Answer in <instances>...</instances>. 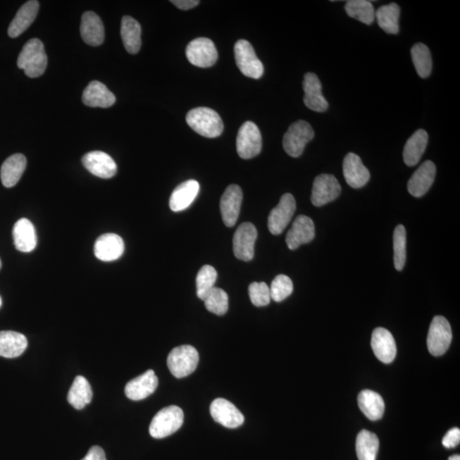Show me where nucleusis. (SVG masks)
Masks as SVG:
<instances>
[{"label": "nucleus", "mask_w": 460, "mask_h": 460, "mask_svg": "<svg viewBox=\"0 0 460 460\" xmlns=\"http://www.w3.org/2000/svg\"><path fill=\"white\" fill-rule=\"evenodd\" d=\"M47 63V56L42 40H28L19 54L18 68L23 69L30 78H38L46 71Z\"/></svg>", "instance_id": "obj_1"}, {"label": "nucleus", "mask_w": 460, "mask_h": 460, "mask_svg": "<svg viewBox=\"0 0 460 460\" xmlns=\"http://www.w3.org/2000/svg\"><path fill=\"white\" fill-rule=\"evenodd\" d=\"M186 121L195 132L205 137H218L223 131L221 117L209 108L201 107L190 110L186 116Z\"/></svg>", "instance_id": "obj_2"}, {"label": "nucleus", "mask_w": 460, "mask_h": 460, "mask_svg": "<svg viewBox=\"0 0 460 460\" xmlns=\"http://www.w3.org/2000/svg\"><path fill=\"white\" fill-rule=\"evenodd\" d=\"M182 410L177 406H170L163 409L152 419L149 426L151 437L162 439L174 434L183 424Z\"/></svg>", "instance_id": "obj_3"}, {"label": "nucleus", "mask_w": 460, "mask_h": 460, "mask_svg": "<svg viewBox=\"0 0 460 460\" xmlns=\"http://www.w3.org/2000/svg\"><path fill=\"white\" fill-rule=\"evenodd\" d=\"M199 363V353L191 345L174 348L168 358L170 372L177 378H185L194 372Z\"/></svg>", "instance_id": "obj_4"}, {"label": "nucleus", "mask_w": 460, "mask_h": 460, "mask_svg": "<svg viewBox=\"0 0 460 460\" xmlns=\"http://www.w3.org/2000/svg\"><path fill=\"white\" fill-rule=\"evenodd\" d=\"M315 137L312 126L304 120H299L291 125L283 137V148L288 156L299 157L305 146Z\"/></svg>", "instance_id": "obj_5"}, {"label": "nucleus", "mask_w": 460, "mask_h": 460, "mask_svg": "<svg viewBox=\"0 0 460 460\" xmlns=\"http://www.w3.org/2000/svg\"><path fill=\"white\" fill-rule=\"evenodd\" d=\"M262 149V136L254 122L247 121L239 130L236 138V150L244 160L259 156Z\"/></svg>", "instance_id": "obj_6"}, {"label": "nucleus", "mask_w": 460, "mask_h": 460, "mask_svg": "<svg viewBox=\"0 0 460 460\" xmlns=\"http://www.w3.org/2000/svg\"><path fill=\"white\" fill-rule=\"evenodd\" d=\"M236 64L244 75L251 79L261 78L263 66L258 58L251 44L245 39H240L235 44Z\"/></svg>", "instance_id": "obj_7"}, {"label": "nucleus", "mask_w": 460, "mask_h": 460, "mask_svg": "<svg viewBox=\"0 0 460 460\" xmlns=\"http://www.w3.org/2000/svg\"><path fill=\"white\" fill-rule=\"evenodd\" d=\"M453 335L451 325L443 316H435L430 324L427 346L431 355L441 356L449 349Z\"/></svg>", "instance_id": "obj_8"}, {"label": "nucleus", "mask_w": 460, "mask_h": 460, "mask_svg": "<svg viewBox=\"0 0 460 460\" xmlns=\"http://www.w3.org/2000/svg\"><path fill=\"white\" fill-rule=\"evenodd\" d=\"M189 62L199 68L213 66L218 60V51L211 39L198 38L192 40L186 48Z\"/></svg>", "instance_id": "obj_9"}, {"label": "nucleus", "mask_w": 460, "mask_h": 460, "mask_svg": "<svg viewBox=\"0 0 460 460\" xmlns=\"http://www.w3.org/2000/svg\"><path fill=\"white\" fill-rule=\"evenodd\" d=\"M296 211V201L291 194H285L279 204L271 211L268 218V227L271 233L279 235L286 229Z\"/></svg>", "instance_id": "obj_10"}, {"label": "nucleus", "mask_w": 460, "mask_h": 460, "mask_svg": "<svg viewBox=\"0 0 460 460\" xmlns=\"http://www.w3.org/2000/svg\"><path fill=\"white\" fill-rule=\"evenodd\" d=\"M258 231L251 223H244L235 231L233 249L236 259L249 262L254 256V247Z\"/></svg>", "instance_id": "obj_11"}, {"label": "nucleus", "mask_w": 460, "mask_h": 460, "mask_svg": "<svg viewBox=\"0 0 460 460\" xmlns=\"http://www.w3.org/2000/svg\"><path fill=\"white\" fill-rule=\"evenodd\" d=\"M341 186L337 179L330 174H321L313 183L311 202L316 206H323L340 197Z\"/></svg>", "instance_id": "obj_12"}, {"label": "nucleus", "mask_w": 460, "mask_h": 460, "mask_svg": "<svg viewBox=\"0 0 460 460\" xmlns=\"http://www.w3.org/2000/svg\"><path fill=\"white\" fill-rule=\"evenodd\" d=\"M210 412L214 421L226 428H238L245 421L241 411L225 399H216L211 404Z\"/></svg>", "instance_id": "obj_13"}, {"label": "nucleus", "mask_w": 460, "mask_h": 460, "mask_svg": "<svg viewBox=\"0 0 460 460\" xmlns=\"http://www.w3.org/2000/svg\"><path fill=\"white\" fill-rule=\"evenodd\" d=\"M243 193L241 187L230 185L228 187L220 201L223 223L227 227L235 226L237 222L240 211H241Z\"/></svg>", "instance_id": "obj_14"}, {"label": "nucleus", "mask_w": 460, "mask_h": 460, "mask_svg": "<svg viewBox=\"0 0 460 460\" xmlns=\"http://www.w3.org/2000/svg\"><path fill=\"white\" fill-rule=\"evenodd\" d=\"M82 163L89 173L100 178H111L117 173L116 163L104 152L92 151L85 154Z\"/></svg>", "instance_id": "obj_15"}, {"label": "nucleus", "mask_w": 460, "mask_h": 460, "mask_svg": "<svg viewBox=\"0 0 460 460\" xmlns=\"http://www.w3.org/2000/svg\"><path fill=\"white\" fill-rule=\"evenodd\" d=\"M315 225L311 218L300 215L288 231L287 245L290 250H295L304 244L311 242L315 238Z\"/></svg>", "instance_id": "obj_16"}, {"label": "nucleus", "mask_w": 460, "mask_h": 460, "mask_svg": "<svg viewBox=\"0 0 460 460\" xmlns=\"http://www.w3.org/2000/svg\"><path fill=\"white\" fill-rule=\"evenodd\" d=\"M303 88L304 101L308 108L318 113L327 111L329 105L323 94L321 83L316 73H307L304 75Z\"/></svg>", "instance_id": "obj_17"}, {"label": "nucleus", "mask_w": 460, "mask_h": 460, "mask_svg": "<svg viewBox=\"0 0 460 460\" xmlns=\"http://www.w3.org/2000/svg\"><path fill=\"white\" fill-rule=\"evenodd\" d=\"M371 345L376 357L383 363H392L397 356L396 341L387 329L378 328L374 330Z\"/></svg>", "instance_id": "obj_18"}, {"label": "nucleus", "mask_w": 460, "mask_h": 460, "mask_svg": "<svg viewBox=\"0 0 460 460\" xmlns=\"http://www.w3.org/2000/svg\"><path fill=\"white\" fill-rule=\"evenodd\" d=\"M125 244L120 236L116 234H104L97 238L94 246L97 259L104 262H112L119 259L124 254Z\"/></svg>", "instance_id": "obj_19"}, {"label": "nucleus", "mask_w": 460, "mask_h": 460, "mask_svg": "<svg viewBox=\"0 0 460 460\" xmlns=\"http://www.w3.org/2000/svg\"><path fill=\"white\" fill-rule=\"evenodd\" d=\"M158 380L156 373L149 370L125 385V393L130 400L141 401L156 392Z\"/></svg>", "instance_id": "obj_20"}, {"label": "nucleus", "mask_w": 460, "mask_h": 460, "mask_svg": "<svg viewBox=\"0 0 460 460\" xmlns=\"http://www.w3.org/2000/svg\"><path fill=\"white\" fill-rule=\"evenodd\" d=\"M343 172L346 182L354 189H360L368 182L370 173L356 154L349 153L343 163Z\"/></svg>", "instance_id": "obj_21"}, {"label": "nucleus", "mask_w": 460, "mask_h": 460, "mask_svg": "<svg viewBox=\"0 0 460 460\" xmlns=\"http://www.w3.org/2000/svg\"><path fill=\"white\" fill-rule=\"evenodd\" d=\"M437 168L433 161H427L421 166L409 179V192L414 197H422L433 185Z\"/></svg>", "instance_id": "obj_22"}, {"label": "nucleus", "mask_w": 460, "mask_h": 460, "mask_svg": "<svg viewBox=\"0 0 460 460\" xmlns=\"http://www.w3.org/2000/svg\"><path fill=\"white\" fill-rule=\"evenodd\" d=\"M80 35L85 43L92 46H99L104 42V26L94 12H85L81 18Z\"/></svg>", "instance_id": "obj_23"}, {"label": "nucleus", "mask_w": 460, "mask_h": 460, "mask_svg": "<svg viewBox=\"0 0 460 460\" xmlns=\"http://www.w3.org/2000/svg\"><path fill=\"white\" fill-rule=\"evenodd\" d=\"M82 101L88 107L107 108L116 104V97L104 84L95 80L85 89Z\"/></svg>", "instance_id": "obj_24"}, {"label": "nucleus", "mask_w": 460, "mask_h": 460, "mask_svg": "<svg viewBox=\"0 0 460 460\" xmlns=\"http://www.w3.org/2000/svg\"><path fill=\"white\" fill-rule=\"evenodd\" d=\"M39 8V3L36 0L27 1L20 8L8 28V35L11 38H18L31 26L38 15Z\"/></svg>", "instance_id": "obj_25"}, {"label": "nucleus", "mask_w": 460, "mask_h": 460, "mask_svg": "<svg viewBox=\"0 0 460 460\" xmlns=\"http://www.w3.org/2000/svg\"><path fill=\"white\" fill-rule=\"evenodd\" d=\"M14 245L16 250L22 252H30L37 247V235L34 225L27 218L19 219L15 223L13 230Z\"/></svg>", "instance_id": "obj_26"}, {"label": "nucleus", "mask_w": 460, "mask_h": 460, "mask_svg": "<svg viewBox=\"0 0 460 460\" xmlns=\"http://www.w3.org/2000/svg\"><path fill=\"white\" fill-rule=\"evenodd\" d=\"M199 185L197 181L188 180L181 183L174 189L170 198V209L178 213L188 209L197 197Z\"/></svg>", "instance_id": "obj_27"}, {"label": "nucleus", "mask_w": 460, "mask_h": 460, "mask_svg": "<svg viewBox=\"0 0 460 460\" xmlns=\"http://www.w3.org/2000/svg\"><path fill=\"white\" fill-rule=\"evenodd\" d=\"M26 166L27 158L22 154H15L6 158L0 170L2 185L6 188L14 187L25 172Z\"/></svg>", "instance_id": "obj_28"}, {"label": "nucleus", "mask_w": 460, "mask_h": 460, "mask_svg": "<svg viewBox=\"0 0 460 460\" xmlns=\"http://www.w3.org/2000/svg\"><path fill=\"white\" fill-rule=\"evenodd\" d=\"M358 405L365 416L372 421H380L385 413V402L380 394L364 390L358 396Z\"/></svg>", "instance_id": "obj_29"}, {"label": "nucleus", "mask_w": 460, "mask_h": 460, "mask_svg": "<svg viewBox=\"0 0 460 460\" xmlns=\"http://www.w3.org/2000/svg\"><path fill=\"white\" fill-rule=\"evenodd\" d=\"M428 134L419 129L409 138L403 150V158L406 166H416L425 151L428 144Z\"/></svg>", "instance_id": "obj_30"}, {"label": "nucleus", "mask_w": 460, "mask_h": 460, "mask_svg": "<svg viewBox=\"0 0 460 460\" xmlns=\"http://www.w3.org/2000/svg\"><path fill=\"white\" fill-rule=\"evenodd\" d=\"M27 337L22 333L13 331L0 332V356L18 357L26 351Z\"/></svg>", "instance_id": "obj_31"}, {"label": "nucleus", "mask_w": 460, "mask_h": 460, "mask_svg": "<svg viewBox=\"0 0 460 460\" xmlns=\"http://www.w3.org/2000/svg\"><path fill=\"white\" fill-rule=\"evenodd\" d=\"M120 34L126 51L130 54H137L140 51L142 44L139 23L132 16H124L121 21Z\"/></svg>", "instance_id": "obj_32"}, {"label": "nucleus", "mask_w": 460, "mask_h": 460, "mask_svg": "<svg viewBox=\"0 0 460 460\" xmlns=\"http://www.w3.org/2000/svg\"><path fill=\"white\" fill-rule=\"evenodd\" d=\"M93 397L92 386L87 378L83 376H77L73 381L68 394V402L75 409H83Z\"/></svg>", "instance_id": "obj_33"}, {"label": "nucleus", "mask_w": 460, "mask_h": 460, "mask_svg": "<svg viewBox=\"0 0 460 460\" xmlns=\"http://www.w3.org/2000/svg\"><path fill=\"white\" fill-rule=\"evenodd\" d=\"M400 12V7L394 3L378 8L375 12L378 26L387 34L397 35Z\"/></svg>", "instance_id": "obj_34"}, {"label": "nucleus", "mask_w": 460, "mask_h": 460, "mask_svg": "<svg viewBox=\"0 0 460 460\" xmlns=\"http://www.w3.org/2000/svg\"><path fill=\"white\" fill-rule=\"evenodd\" d=\"M356 454L359 460H376L380 440L371 431L361 430L356 438Z\"/></svg>", "instance_id": "obj_35"}, {"label": "nucleus", "mask_w": 460, "mask_h": 460, "mask_svg": "<svg viewBox=\"0 0 460 460\" xmlns=\"http://www.w3.org/2000/svg\"><path fill=\"white\" fill-rule=\"evenodd\" d=\"M345 11L352 18L370 25L375 18L373 4L366 0H349L345 5Z\"/></svg>", "instance_id": "obj_36"}, {"label": "nucleus", "mask_w": 460, "mask_h": 460, "mask_svg": "<svg viewBox=\"0 0 460 460\" xmlns=\"http://www.w3.org/2000/svg\"><path fill=\"white\" fill-rule=\"evenodd\" d=\"M411 56L419 77L423 79L429 77L433 70V58L429 48L422 43L414 44Z\"/></svg>", "instance_id": "obj_37"}, {"label": "nucleus", "mask_w": 460, "mask_h": 460, "mask_svg": "<svg viewBox=\"0 0 460 460\" xmlns=\"http://www.w3.org/2000/svg\"><path fill=\"white\" fill-rule=\"evenodd\" d=\"M207 311L217 316L225 315L229 309V296L223 289L213 287L204 299Z\"/></svg>", "instance_id": "obj_38"}, {"label": "nucleus", "mask_w": 460, "mask_h": 460, "mask_svg": "<svg viewBox=\"0 0 460 460\" xmlns=\"http://www.w3.org/2000/svg\"><path fill=\"white\" fill-rule=\"evenodd\" d=\"M394 264L397 271H401L406 259V233L405 227L398 225L394 231Z\"/></svg>", "instance_id": "obj_39"}, {"label": "nucleus", "mask_w": 460, "mask_h": 460, "mask_svg": "<svg viewBox=\"0 0 460 460\" xmlns=\"http://www.w3.org/2000/svg\"><path fill=\"white\" fill-rule=\"evenodd\" d=\"M218 279L217 271L213 266H204L199 271L197 278V296L204 300Z\"/></svg>", "instance_id": "obj_40"}, {"label": "nucleus", "mask_w": 460, "mask_h": 460, "mask_svg": "<svg viewBox=\"0 0 460 460\" xmlns=\"http://www.w3.org/2000/svg\"><path fill=\"white\" fill-rule=\"evenodd\" d=\"M271 299L282 302L290 296L293 291L292 280L285 275H279L273 280L270 287Z\"/></svg>", "instance_id": "obj_41"}, {"label": "nucleus", "mask_w": 460, "mask_h": 460, "mask_svg": "<svg viewBox=\"0 0 460 460\" xmlns=\"http://www.w3.org/2000/svg\"><path fill=\"white\" fill-rule=\"evenodd\" d=\"M249 297L251 303L256 307L267 306L271 303L270 287L266 282H252L250 284Z\"/></svg>", "instance_id": "obj_42"}, {"label": "nucleus", "mask_w": 460, "mask_h": 460, "mask_svg": "<svg viewBox=\"0 0 460 460\" xmlns=\"http://www.w3.org/2000/svg\"><path fill=\"white\" fill-rule=\"evenodd\" d=\"M460 442V430L459 428H453L447 431L445 437L442 439V445L446 449H454L457 447Z\"/></svg>", "instance_id": "obj_43"}, {"label": "nucleus", "mask_w": 460, "mask_h": 460, "mask_svg": "<svg viewBox=\"0 0 460 460\" xmlns=\"http://www.w3.org/2000/svg\"><path fill=\"white\" fill-rule=\"evenodd\" d=\"M82 460H107V459H106L104 449L99 446H94L89 449Z\"/></svg>", "instance_id": "obj_44"}, {"label": "nucleus", "mask_w": 460, "mask_h": 460, "mask_svg": "<svg viewBox=\"0 0 460 460\" xmlns=\"http://www.w3.org/2000/svg\"><path fill=\"white\" fill-rule=\"evenodd\" d=\"M170 2H172L175 6H177L178 9L182 11L193 9V8L197 6L199 4L198 0H173V1Z\"/></svg>", "instance_id": "obj_45"}, {"label": "nucleus", "mask_w": 460, "mask_h": 460, "mask_svg": "<svg viewBox=\"0 0 460 460\" xmlns=\"http://www.w3.org/2000/svg\"><path fill=\"white\" fill-rule=\"evenodd\" d=\"M449 460H460V456L459 454L451 456Z\"/></svg>", "instance_id": "obj_46"}, {"label": "nucleus", "mask_w": 460, "mask_h": 460, "mask_svg": "<svg viewBox=\"0 0 460 460\" xmlns=\"http://www.w3.org/2000/svg\"><path fill=\"white\" fill-rule=\"evenodd\" d=\"M1 267H2V261L1 259H0V270H1Z\"/></svg>", "instance_id": "obj_47"}, {"label": "nucleus", "mask_w": 460, "mask_h": 460, "mask_svg": "<svg viewBox=\"0 0 460 460\" xmlns=\"http://www.w3.org/2000/svg\"><path fill=\"white\" fill-rule=\"evenodd\" d=\"M1 305H2V299H1V297H0V307H1Z\"/></svg>", "instance_id": "obj_48"}]
</instances>
